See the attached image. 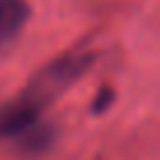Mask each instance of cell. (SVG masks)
Here are the masks:
<instances>
[{"mask_svg":"<svg viewBox=\"0 0 160 160\" xmlns=\"http://www.w3.org/2000/svg\"><path fill=\"white\" fill-rule=\"evenodd\" d=\"M94 59H97V54L94 52H87V50L66 52V54L57 57V59H52L47 66H42L28 80V85L24 87L19 99H24L26 104H31L33 108H38L42 113L47 106L54 104L64 92H68L90 71Z\"/></svg>","mask_w":160,"mask_h":160,"instance_id":"obj_1","label":"cell"},{"mask_svg":"<svg viewBox=\"0 0 160 160\" xmlns=\"http://www.w3.org/2000/svg\"><path fill=\"white\" fill-rule=\"evenodd\" d=\"M31 19V5L26 0H0V45H7Z\"/></svg>","mask_w":160,"mask_h":160,"instance_id":"obj_3","label":"cell"},{"mask_svg":"<svg viewBox=\"0 0 160 160\" xmlns=\"http://www.w3.org/2000/svg\"><path fill=\"white\" fill-rule=\"evenodd\" d=\"M113 101H115V92H113V87H101L99 92H97V97L92 99V113L94 115H104V113H108V108L113 106Z\"/></svg>","mask_w":160,"mask_h":160,"instance_id":"obj_4","label":"cell"},{"mask_svg":"<svg viewBox=\"0 0 160 160\" xmlns=\"http://www.w3.org/2000/svg\"><path fill=\"white\" fill-rule=\"evenodd\" d=\"M40 122H42V113L19 97L7 101L5 106H0V139L19 141Z\"/></svg>","mask_w":160,"mask_h":160,"instance_id":"obj_2","label":"cell"}]
</instances>
